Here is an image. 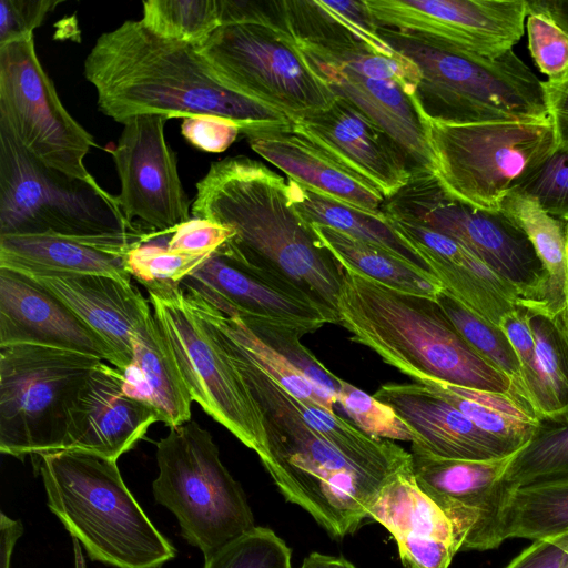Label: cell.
Wrapping results in <instances>:
<instances>
[{"label":"cell","mask_w":568,"mask_h":568,"mask_svg":"<svg viewBox=\"0 0 568 568\" xmlns=\"http://www.w3.org/2000/svg\"><path fill=\"white\" fill-rule=\"evenodd\" d=\"M98 108L123 123L142 114L216 118L235 123L245 136L291 129L283 112L227 87L192 43L163 38L141 20L102 33L84 61Z\"/></svg>","instance_id":"1"},{"label":"cell","mask_w":568,"mask_h":568,"mask_svg":"<svg viewBox=\"0 0 568 568\" xmlns=\"http://www.w3.org/2000/svg\"><path fill=\"white\" fill-rule=\"evenodd\" d=\"M192 213L234 232L219 248L225 255L296 285L337 315L343 268L295 211L277 173L245 155L213 162L196 183Z\"/></svg>","instance_id":"2"},{"label":"cell","mask_w":568,"mask_h":568,"mask_svg":"<svg viewBox=\"0 0 568 568\" xmlns=\"http://www.w3.org/2000/svg\"><path fill=\"white\" fill-rule=\"evenodd\" d=\"M337 315L353 342L415 383L432 378L526 400L508 376L468 344L434 298L343 270Z\"/></svg>","instance_id":"3"},{"label":"cell","mask_w":568,"mask_h":568,"mask_svg":"<svg viewBox=\"0 0 568 568\" xmlns=\"http://www.w3.org/2000/svg\"><path fill=\"white\" fill-rule=\"evenodd\" d=\"M214 333L263 412L268 457L262 464L280 491L332 537L354 534L386 478L372 476L335 449L304 420L287 390L233 339Z\"/></svg>","instance_id":"4"},{"label":"cell","mask_w":568,"mask_h":568,"mask_svg":"<svg viewBox=\"0 0 568 568\" xmlns=\"http://www.w3.org/2000/svg\"><path fill=\"white\" fill-rule=\"evenodd\" d=\"M48 505L92 560L116 568H160L176 550L125 486L116 460L74 449L37 460Z\"/></svg>","instance_id":"5"},{"label":"cell","mask_w":568,"mask_h":568,"mask_svg":"<svg viewBox=\"0 0 568 568\" xmlns=\"http://www.w3.org/2000/svg\"><path fill=\"white\" fill-rule=\"evenodd\" d=\"M0 235H55L122 256L161 236L130 223L97 180L48 166L2 128Z\"/></svg>","instance_id":"6"},{"label":"cell","mask_w":568,"mask_h":568,"mask_svg":"<svg viewBox=\"0 0 568 568\" xmlns=\"http://www.w3.org/2000/svg\"><path fill=\"white\" fill-rule=\"evenodd\" d=\"M420 72L414 99L425 120L449 124L550 120L542 81L514 50L490 58L378 27Z\"/></svg>","instance_id":"7"},{"label":"cell","mask_w":568,"mask_h":568,"mask_svg":"<svg viewBox=\"0 0 568 568\" xmlns=\"http://www.w3.org/2000/svg\"><path fill=\"white\" fill-rule=\"evenodd\" d=\"M156 462L154 498L175 515L181 535L204 559L255 527L240 483L222 464L210 432L196 422L170 428L156 445Z\"/></svg>","instance_id":"8"},{"label":"cell","mask_w":568,"mask_h":568,"mask_svg":"<svg viewBox=\"0 0 568 568\" xmlns=\"http://www.w3.org/2000/svg\"><path fill=\"white\" fill-rule=\"evenodd\" d=\"M101 362L48 346H0V452L37 460L62 450L69 409Z\"/></svg>","instance_id":"9"},{"label":"cell","mask_w":568,"mask_h":568,"mask_svg":"<svg viewBox=\"0 0 568 568\" xmlns=\"http://www.w3.org/2000/svg\"><path fill=\"white\" fill-rule=\"evenodd\" d=\"M425 126L442 184L458 200L485 211H499L504 197L556 150L550 120L473 124L425 120Z\"/></svg>","instance_id":"10"},{"label":"cell","mask_w":568,"mask_h":568,"mask_svg":"<svg viewBox=\"0 0 568 568\" xmlns=\"http://www.w3.org/2000/svg\"><path fill=\"white\" fill-rule=\"evenodd\" d=\"M148 293L192 399L254 450L261 463L266 460L268 445L263 412L210 325L181 286Z\"/></svg>","instance_id":"11"},{"label":"cell","mask_w":568,"mask_h":568,"mask_svg":"<svg viewBox=\"0 0 568 568\" xmlns=\"http://www.w3.org/2000/svg\"><path fill=\"white\" fill-rule=\"evenodd\" d=\"M382 211L453 237L510 283L521 302L542 304L546 273L525 232L501 211H485L458 200L435 172L414 171L385 200Z\"/></svg>","instance_id":"12"},{"label":"cell","mask_w":568,"mask_h":568,"mask_svg":"<svg viewBox=\"0 0 568 568\" xmlns=\"http://www.w3.org/2000/svg\"><path fill=\"white\" fill-rule=\"evenodd\" d=\"M197 48L227 87L293 121L326 109L336 98L310 69L294 38L278 29L224 26Z\"/></svg>","instance_id":"13"},{"label":"cell","mask_w":568,"mask_h":568,"mask_svg":"<svg viewBox=\"0 0 568 568\" xmlns=\"http://www.w3.org/2000/svg\"><path fill=\"white\" fill-rule=\"evenodd\" d=\"M0 128L48 166L95 181L83 160L97 143L60 101L34 37L0 47Z\"/></svg>","instance_id":"14"},{"label":"cell","mask_w":568,"mask_h":568,"mask_svg":"<svg viewBox=\"0 0 568 568\" xmlns=\"http://www.w3.org/2000/svg\"><path fill=\"white\" fill-rule=\"evenodd\" d=\"M182 290L247 326L290 331L302 337L338 316L296 285L248 268L217 250L181 282Z\"/></svg>","instance_id":"15"},{"label":"cell","mask_w":568,"mask_h":568,"mask_svg":"<svg viewBox=\"0 0 568 568\" xmlns=\"http://www.w3.org/2000/svg\"><path fill=\"white\" fill-rule=\"evenodd\" d=\"M378 27L495 58L524 36L526 0H364Z\"/></svg>","instance_id":"16"},{"label":"cell","mask_w":568,"mask_h":568,"mask_svg":"<svg viewBox=\"0 0 568 568\" xmlns=\"http://www.w3.org/2000/svg\"><path fill=\"white\" fill-rule=\"evenodd\" d=\"M165 121L154 114L132 116L123 122L116 145L108 149L121 183L115 197L125 219L132 224L140 220L161 236L191 219L175 153L165 140Z\"/></svg>","instance_id":"17"},{"label":"cell","mask_w":568,"mask_h":568,"mask_svg":"<svg viewBox=\"0 0 568 568\" xmlns=\"http://www.w3.org/2000/svg\"><path fill=\"white\" fill-rule=\"evenodd\" d=\"M514 454L489 460L450 459L412 444L415 480L450 520L460 550L483 551L501 544L503 514L513 490L503 479Z\"/></svg>","instance_id":"18"},{"label":"cell","mask_w":568,"mask_h":568,"mask_svg":"<svg viewBox=\"0 0 568 568\" xmlns=\"http://www.w3.org/2000/svg\"><path fill=\"white\" fill-rule=\"evenodd\" d=\"M294 129L371 181L387 199L410 179L414 166L376 123L336 97L321 111L294 121Z\"/></svg>","instance_id":"19"},{"label":"cell","mask_w":568,"mask_h":568,"mask_svg":"<svg viewBox=\"0 0 568 568\" xmlns=\"http://www.w3.org/2000/svg\"><path fill=\"white\" fill-rule=\"evenodd\" d=\"M156 422L159 418L153 408L123 392L121 371L103 361L91 373L69 409L63 449L118 460Z\"/></svg>","instance_id":"20"},{"label":"cell","mask_w":568,"mask_h":568,"mask_svg":"<svg viewBox=\"0 0 568 568\" xmlns=\"http://www.w3.org/2000/svg\"><path fill=\"white\" fill-rule=\"evenodd\" d=\"M387 221L444 291L473 313L499 326L521 302L510 283L458 241L412 220L389 216Z\"/></svg>","instance_id":"21"},{"label":"cell","mask_w":568,"mask_h":568,"mask_svg":"<svg viewBox=\"0 0 568 568\" xmlns=\"http://www.w3.org/2000/svg\"><path fill=\"white\" fill-rule=\"evenodd\" d=\"M19 344L68 349L113 363L109 346L61 300L29 276L0 267V346Z\"/></svg>","instance_id":"22"},{"label":"cell","mask_w":568,"mask_h":568,"mask_svg":"<svg viewBox=\"0 0 568 568\" xmlns=\"http://www.w3.org/2000/svg\"><path fill=\"white\" fill-rule=\"evenodd\" d=\"M366 511L393 535L405 568H448L460 550L450 520L418 487L412 462L382 483Z\"/></svg>","instance_id":"23"},{"label":"cell","mask_w":568,"mask_h":568,"mask_svg":"<svg viewBox=\"0 0 568 568\" xmlns=\"http://www.w3.org/2000/svg\"><path fill=\"white\" fill-rule=\"evenodd\" d=\"M73 311L109 346L112 366L123 372L133 357V336L152 313L132 282L78 273L24 274Z\"/></svg>","instance_id":"24"},{"label":"cell","mask_w":568,"mask_h":568,"mask_svg":"<svg viewBox=\"0 0 568 568\" xmlns=\"http://www.w3.org/2000/svg\"><path fill=\"white\" fill-rule=\"evenodd\" d=\"M389 405L419 436L413 444L450 459L489 460L518 449L476 426L435 392L418 383H387L373 395Z\"/></svg>","instance_id":"25"},{"label":"cell","mask_w":568,"mask_h":568,"mask_svg":"<svg viewBox=\"0 0 568 568\" xmlns=\"http://www.w3.org/2000/svg\"><path fill=\"white\" fill-rule=\"evenodd\" d=\"M297 48L310 69L335 97L356 106L402 148L412 162L414 171L434 172L425 120L414 95L397 82L367 78L337 69L304 48L300 45Z\"/></svg>","instance_id":"26"},{"label":"cell","mask_w":568,"mask_h":568,"mask_svg":"<svg viewBox=\"0 0 568 568\" xmlns=\"http://www.w3.org/2000/svg\"><path fill=\"white\" fill-rule=\"evenodd\" d=\"M246 138L253 151L288 179L356 210L386 217L382 211L386 197L376 185L294 126Z\"/></svg>","instance_id":"27"},{"label":"cell","mask_w":568,"mask_h":568,"mask_svg":"<svg viewBox=\"0 0 568 568\" xmlns=\"http://www.w3.org/2000/svg\"><path fill=\"white\" fill-rule=\"evenodd\" d=\"M122 373L123 392L151 408L169 428L191 420L190 392L153 312L133 336V357Z\"/></svg>","instance_id":"28"},{"label":"cell","mask_w":568,"mask_h":568,"mask_svg":"<svg viewBox=\"0 0 568 568\" xmlns=\"http://www.w3.org/2000/svg\"><path fill=\"white\" fill-rule=\"evenodd\" d=\"M283 2L287 29L296 43L326 50L362 48L388 57L398 54L379 36L365 1Z\"/></svg>","instance_id":"29"},{"label":"cell","mask_w":568,"mask_h":568,"mask_svg":"<svg viewBox=\"0 0 568 568\" xmlns=\"http://www.w3.org/2000/svg\"><path fill=\"white\" fill-rule=\"evenodd\" d=\"M125 257L55 235H0V267L22 274H98L131 282Z\"/></svg>","instance_id":"30"},{"label":"cell","mask_w":568,"mask_h":568,"mask_svg":"<svg viewBox=\"0 0 568 568\" xmlns=\"http://www.w3.org/2000/svg\"><path fill=\"white\" fill-rule=\"evenodd\" d=\"M343 270L364 275L393 290L436 300L443 285L425 267L328 226L310 224Z\"/></svg>","instance_id":"31"},{"label":"cell","mask_w":568,"mask_h":568,"mask_svg":"<svg viewBox=\"0 0 568 568\" xmlns=\"http://www.w3.org/2000/svg\"><path fill=\"white\" fill-rule=\"evenodd\" d=\"M501 211L527 235L546 273L542 306L551 313L566 310L568 222L550 215L529 195L511 191Z\"/></svg>","instance_id":"32"},{"label":"cell","mask_w":568,"mask_h":568,"mask_svg":"<svg viewBox=\"0 0 568 568\" xmlns=\"http://www.w3.org/2000/svg\"><path fill=\"white\" fill-rule=\"evenodd\" d=\"M457 408L476 426L520 449L534 436L540 419L526 400L509 394L448 384L438 379L418 382Z\"/></svg>","instance_id":"33"},{"label":"cell","mask_w":568,"mask_h":568,"mask_svg":"<svg viewBox=\"0 0 568 568\" xmlns=\"http://www.w3.org/2000/svg\"><path fill=\"white\" fill-rule=\"evenodd\" d=\"M287 189L293 207L306 223L332 227L426 268L386 217L356 210L292 179L287 180Z\"/></svg>","instance_id":"34"},{"label":"cell","mask_w":568,"mask_h":568,"mask_svg":"<svg viewBox=\"0 0 568 568\" xmlns=\"http://www.w3.org/2000/svg\"><path fill=\"white\" fill-rule=\"evenodd\" d=\"M536 342L540 420L568 422V325L565 311L551 313L541 304L521 302Z\"/></svg>","instance_id":"35"},{"label":"cell","mask_w":568,"mask_h":568,"mask_svg":"<svg viewBox=\"0 0 568 568\" xmlns=\"http://www.w3.org/2000/svg\"><path fill=\"white\" fill-rule=\"evenodd\" d=\"M568 531V477L514 488L503 514L499 537L537 540Z\"/></svg>","instance_id":"36"},{"label":"cell","mask_w":568,"mask_h":568,"mask_svg":"<svg viewBox=\"0 0 568 568\" xmlns=\"http://www.w3.org/2000/svg\"><path fill=\"white\" fill-rule=\"evenodd\" d=\"M568 477V422L540 420L539 427L518 449L504 475L510 488Z\"/></svg>","instance_id":"37"},{"label":"cell","mask_w":568,"mask_h":568,"mask_svg":"<svg viewBox=\"0 0 568 568\" xmlns=\"http://www.w3.org/2000/svg\"><path fill=\"white\" fill-rule=\"evenodd\" d=\"M436 301L468 344L508 376L520 395L529 403L523 384L518 356L501 327L473 313L444 290Z\"/></svg>","instance_id":"38"},{"label":"cell","mask_w":568,"mask_h":568,"mask_svg":"<svg viewBox=\"0 0 568 568\" xmlns=\"http://www.w3.org/2000/svg\"><path fill=\"white\" fill-rule=\"evenodd\" d=\"M141 21L163 38L199 47L220 28L217 0L144 1Z\"/></svg>","instance_id":"39"},{"label":"cell","mask_w":568,"mask_h":568,"mask_svg":"<svg viewBox=\"0 0 568 568\" xmlns=\"http://www.w3.org/2000/svg\"><path fill=\"white\" fill-rule=\"evenodd\" d=\"M212 254H185L146 242L130 250L125 263L131 277L152 291L181 286V282Z\"/></svg>","instance_id":"40"},{"label":"cell","mask_w":568,"mask_h":568,"mask_svg":"<svg viewBox=\"0 0 568 568\" xmlns=\"http://www.w3.org/2000/svg\"><path fill=\"white\" fill-rule=\"evenodd\" d=\"M297 45L337 69L367 78L397 82L412 95L415 94L420 79L417 65L398 52L395 57H388L362 48L326 50L305 43H297Z\"/></svg>","instance_id":"41"},{"label":"cell","mask_w":568,"mask_h":568,"mask_svg":"<svg viewBox=\"0 0 568 568\" xmlns=\"http://www.w3.org/2000/svg\"><path fill=\"white\" fill-rule=\"evenodd\" d=\"M337 403L353 424L373 438L420 443L418 434L389 405L343 379Z\"/></svg>","instance_id":"42"},{"label":"cell","mask_w":568,"mask_h":568,"mask_svg":"<svg viewBox=\"0 0 568 568\" xmlns=\"http://www.w3.org/2000/svg\"><path fill=\"white\" fill-rule=\"evenodd\" d=\"M292 550L272 529L255 526L205 559L204 568H293Z\"/></svg>","instance_id":"43"},{"label":"cell","mask_w":568,"mask_h":568,"mask_svg":"<svg viewBox=\"0 0 568 568\" xmlns=\"http://www.w3.org/2000/svg\"><path fill=\"white\" fill-rule=\"evenodd\" d=\"M513 191L535 197L550 215L568 222V150H555Z\"/></svg>","instance_id":"44"},{"label":"cell","mask_w":568,"mask_h":568,"mask_svg":"<svg viewBox=\"0 0 568 568\" xmlns=\"http://www.w3.org/2000/svg\"><path fill=\"white\" fill-rule=\"evenodd\" d=\"M262 341L286 357L333 404L337 403L339 381L290 331L248 326Z\"/></svg>","instance_id":"45"},{"label":"cell","mask_w":568,"mask_h":568,"mask_svg":"<svg viewBox=\"0 0 568 568\" xmlns=\"http://www.w3.org/2000/svg\"><path fill=\"white\" fill-rule=\"evenodd\" d=\"M528 48L535 64L557 81L568 75V34L541 13L527 14Z\"/></svg>","instance_id":"46"},{"label":"cell","mask_w":568,"mask_h":568,"mask_svg":"<svg viewBox=\"0 0 568 568\" xmlns=\"http://www.w3.org/2000/svg\"><path fill=\"white\" fill-rule=\"evenodd\" d=\"M499 326L506 333L518 356L524 388L536 413V407L540 398V378L536 355V342L524 304L520 302L514 311L503 318Z\"/></svg>","instance_id":"47"},{"label":"cell","mask_w":568,"mask_h":568,"mask_svg":"<svg viewBox=\"0 0 568 568\" xmlns=\"http://www.w3.org/2000/svg\"><path fill=\"white\" fill-rule=\"evenodd\" d=\"M60 3L59 0H1L0 47L34 37L33 31Z\"/></svg>","instance_id":"48"},{"label":"cell","mask_w":568,"mask_h":568,"mask_svg":"<svg viewBox=\"0 0 568 568\" xmlns=\"http://www.w3.org/2000/svg\"><path fill=\"white\" fill-rule=\"evenodd\" d=\"M233 234L226 226L194 216L172 233L166 246L171 251L185 254H212Z\"/></svg>","instance_id":"49"},{"label":"cell","mask_w":568,"mask_h":568,"mask_svg":"<svg viewBox=\"0 0 568 568\" xmlns=\"http://www.w3.org/2000/svg\"><path fill=\"white\" fill-rule=\"evenodd\" d=\"M181 131L192 145L211 153L225 151L241 133L233 122L204 116L184 119Z\"/></svg>","instance_id":"50"},{"label":"cell","mask_w":568,"mask_h":568,"mask_svg":"<svg viewBox=\"0 0 568 568\" xmlns=\"http://www.w3.org/2000/svg\"><path fill=\"white\" fill-rule=\"evenodd\" d=\"M568 557V531L537 539L506 568H561Z\"/></svg>","instance_id":"51"},{"label":"cell","mask_w":568,"mask_h":568,"mask_svg":"<svg viewBox=\"0 0 568 568\" xmlns=\"http://www.w3.org/2000/svg\"><path fill=\"white\" fill-rule=\"evenodd\" d=\"M545 100L552 123L556 150H568V75L557 81H542Z\"/></svg>","instance_id":"52"},{"label":"cell","mask_w":568,"mask_h":568,"mask_svg":"<svg viewBox=\"0 0 568 568\" xmlns=\"http://www.w3.org/2000/svg\"><path fill=\"white\" fill-rule=\"evenodd\" d=\"M527 14L541 13L568 34V0H526Z\"/></svg>","instance_id":"53"},{"label":"cell","mask_w":568,"mask_h":568,"mask_svg":"<svg viewBox=\"0 0 568 568\" xmlns=\"http://www.w3.org/2000/svg\"><path fill=\"white\" fill-rule=\"evenodd\" d=\"M0 518V568H10L12 550L19 537L23 532V527L19 520H13L7 517L3 513H1Z\"/></svg>","instance_id":"54"},{"label":"cell","mask_w":568,"mask_h":568,"mask_svg":"<svg viewBox=\"0 0 568 568\" xmlns=\"http://www.w3.org/2000/svg\"><path fill=\"white\" fill-rule=\"evenodd\" d=\"M331 556L320 552L308 555L300 568H329Z\"/></svg>","instance_id":"55"},{"label":"cell","mask_w":568,"mask_h":568,"mask_svg":"<svg viewBox=\"0 0 568 568\" xmlns=\"http://www.w3.org/2000/svg\"><path fill=\"white\" fill-rule=\"evenodd\" d=\"M329 568H356V567L343 557L331 556Z\"/></svg>","instance_id":"56"},{"label":"cell","mask_w":568,"mask_h":568,"mask_svg":"<svg viewBox=\"0 0 568 568\" xmlns=\"http://www.w3.org/2000/svg\"><path fill=\"white\" fill-rule=\"evenodd\" d=\"M565 314H566V320H567V325H568V242H567V302H566Z\"/></svg>","instance_id":"57"},{"label":"cell","mask_w":568,"mask_h":568,"mask_svg":"<svg viewBox=\"0 0 568 568\" xmlns=\"http://www.w3.org/2000/svg\"><path fill=\"white\" fill-rule=\"evenodd\" d=\"M561 568H568V557H567V559L565 560V562H564V565H562V567H561Z\"/></svg>","instance_id":"58"}]
</instances>
